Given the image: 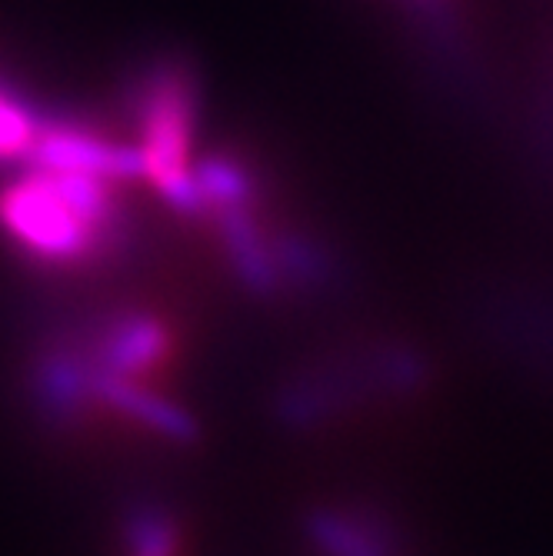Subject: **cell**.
Returning <instances> with one entry per match:
<instances>
[{
    "instance_id": "1",
    "label": "cell",
    "mask_w": 553,
    "mask_h": 556,
    "mask_svg": "<svg viewBox=\"0 0 553 556\" xmlns=\"http://www.w3.org/2000/svg\"><path fill=\"white\" fill-rule=\"evenodd\" d=\"M117 184L30 167L0 190V227L30 257L47 264H80L97 257L121 224Z\"/></svg>"
},
{
    "instance_id": "8",
    "label": "cell",
    "mask_w": 553,
    "mask_h": 556,
    "mask_svg": "<svg viewBox=\"0 0 553 556\" xmlns=\"http://www.w3.org/2000/svg\"><path fill=\"white\" fill-rule=\"evenodd\" d=\"M193 184L204 204V217H217L224 211L254 207L261 197L257 174L234 154H211L193 164Z\"/></svg>"
},
{
    "instance_id": "4",
    "label": "cell",
    "mask_w": 553,
    "mask_h": 556,
    "mask_svg": "<svg viewBox=\"0 0 553 556\" xmlns=\"http://www.w3.org/2000/svg\"><path fill=\"white\" fill-rule=\"evenodd\" d=\"M174 346L177 337L171 324H164L158 314L127 311L100 327L90 346V361L108 374L147 380L171 361Z\"/></svg>"
},
{
    "instance_id": "10",
    "label": "cell",
    "mask_w": 553,
    "mask_h": 556,
    "mask_svg": "<svg viewBox=\"0 0 553 556\" xmlns=\"http://www.w3.org/2000/svg\"><path fill=\"white\" fill-rule=\"evenodd\" d=\"M411 4H437V0H411Z\"/></svg>"
},
{
    "instance_id": "7",
    "label": "cell",
    "mask_w": 553,
    "mask_h": 556,
    "mask_svg": "<svg viewBox=\"0 0 553 556\" xmlns=\"http://www.w3.org/2000/svg\"><path fill=\"white\" fill-rule=\"evenodd\" d=\"M307 533L321 556H397V536L370 510H317Z\"/></svg>"
},
{
    "instance_id": "9",
    "label": "cell",
    "mask_w": 553,
    "mask_h": 556,
    "mask_svg": "<svg viewBox=\"0 0 553 556\" xmlns=\"http://www.w3.org/2000/svg\"><path fill=\"white\" fill-rule=\"evenodd\" d=\"M127 543H130V556H180L184 533L171 514L147 507L130 517Z\"/></svg>"
},
{
    "instance_id": "3",
    "label": "cell",
    "mask_w": 553,
    "mask_h": 556,
    "mask_svg": "<svg viewBox=\"0 0 553 556\" xmlns=\"http://www.w3.org/2000/svg\"><path fill=\"white\" fill-rule=\"evenodd\" d=\"M27 167L58 170V174H87L111 184L140 180L143 161L137 143H117L77 124H47L37 127V137L27 150Z\"/></svg>"
},
{
    "instance_id": "2",
    "label": "cell",
    "mask_w": 553,
    "mask_h": 556,
    "mask_svg": "<svg viewBox=\"0 0 553 556\" xmlns=\"http://www.w3.org/2000/svg\"><path fill=\"white\" fill-rule=\"evenodd\" d=\"M140 127V161L147 180L164 204L184 217H204V204L193 184V117H197V80L180 61H158L134 93Z\"/></svg>"
},
{
    "instance_id": "6",
    "label": "cell",
    "mask_w": 553,
    "mask_h": 556,
    "mask_svg": "<svg viewBox=\"0 0 553 556\" xmlns=\"http://www.w3.org/2000/svg\"><path fill=\"white\" fill-rule=\"evenodd\" d=\"M97 364L90 350L54 346L34 367V400L54 424H74L84 407H90V377Z\"/></svg>"
},
{
    "instance_id": "5",
    "label": "cell",
    "mask_w": 553,
    "mask_h": 556,
    "mask_svg": "<svg viewBox=\"0 0 553 556\" xmlns=\"http://www.w3.org/2000/svg\"><path fill=\"white\" fill-rule=\"evenodd\" d=\"M90 400L97 407L124 417L127 424H134L140 430H150L167 443H193L200 433L197 420L180 407V403L167 400L164 393L147 387L143 380L117 377V374H108L97 367L90 377Z\"/></svg>"
}]
</instances>
